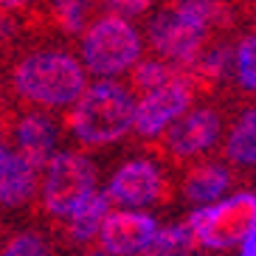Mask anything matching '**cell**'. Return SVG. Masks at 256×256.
I'll use <instances>...</instances> for the list:
<instances>
[{"label":"cell","mask_w":256,"mask_h":256,"mask_svg":"<svg viewBox=\"0 0 256 256\" xmlns=\"http://www.w3.org/2000/svg\"><path fill=\"white\" fill-rule=\"evenodd\" d=\"M136 96L116 79H96L68 107L65 124L84 146H107L132 132Z\"/></svg>","instance_id":"1"},{"label":"cell","mask_w":256,"mask_h":256,"mask_svg":"<svg viewBox=\"0 0 256 256\" xmlns=\"http://www.w3.org/2000/svg\"><path fill=\"white\" fill-rule=\"evenodd\" d=\"M12 88L28 104L65 110L88 88V70L76 56L65 51H34L14 65Z\"/></svg>","instance_id":"2"},{"label":"cell","mask_w":256,"mask_h":256,"mask_svg":"<svg viewBox=\"0 0 256 256\" xmlns=\"http://www.w3.org/2000/svg\"><path fill=\"white\" fill-rule=\"evenodd\" d=\"M144 54V40L138 28L118 12L96 17L79 34V56L88 74L98 79H116L127 74Z\"/></svg>","instance_id":"3"},{"label":"cell","mask_w":256,"mask_h":256,"mask_svg":"<svg viewBox=\"0 0 256 256\" xmlns=\"http://www.w3.org/2000/svg\"><path fill=\"white\" fill-rule=\"evenodd\" d=\"M197 248L231 250L240 248L245 234L256 226V192H236L226 200L197 206L186 222Z\"/></svg>","instance_id":"4"},{"label":"cell","mask_w":256,"mask_h":256,"mask_svg":"<svg viewBox=\"0 0 256 256\" xmlns=\"http://www.w3.org/2000/svg\"><path fill=\"white\" fill-rule=\"evenodd\" d=\"M93 188H98V172L82 152L56 150L40 178V206L48 217H68Z\"/></svg>","instance_id":"5"},{"label":"cell","mask_w":256,"mask_h":256,"mask_svg":"<svg viewBox=\"0 0 256 256\" xmlns=\"http://www.w3.org/2000/svg\"><path fill=\"white\" fill-rule=\"evenodd\" d=\"M192 102H194V88L183 74L158 88L144 90V96L136 98L132 132L141 138H160L192 107Z\"/></svg>","instance_id":"6"},{"label":"cell","mask_w":256,"mask_h":256,"mask_svg":"<svg viewBox=\"0 0 256 256\" xmlns=\"http://www.w3.org/2000/svg\"><path fill=\"white\" fill-rule=\"evenodd\" d=\"M206 26L188 20L178 8H164L150 20L146 26V40L155 48L158 56L174 62V65H192L200 60L206 46Z\"/></svg>","instance_id":"7"},{"label":"cell","mask_w":256,"mask_h":256,"mask_svg":"<svg viewBox=\"0 0 256 256\" xmlns=\"http://www.w3.org/2000/svg\"><path fill=\"white\" fill-rule=\"evenodd\" d=\"M158 234V222L150 211L144 208H110V214L102 222L96 242L102 254L136 256L150 254V245Z\"/></svg>","instance_id":"8"},{"label":"cell","mask_w":256,"mask_h":256,"mask_svg":"<svg viewBox=\"0 0 256 256\" xmlns=\"http://www.w3.org/2000/svg\"><path fill=\"white\" fill-rule=\"evenodd\" d=\"M104 192L118 208H146L164 197V172L146 158L127 160L113 172Z\"/></svg>","instance_id":"9"},{"label":"cell","mask_w":256,"mask_h":256,"mask_svg":"<svg viewBox=\"0 0 256 256\" xmlns=\"http://www.w3.org/2000/svg\"><path fill=\"white\" fill-rule=\"evenodd\" d=\"M222 132V121L220 113L211 107H188L180 118L164 132L166 150L174 158H194L200 152L211 150Z\"/></svg>","instance_id":"10"},{"label":"cell","mask_w":256,"mask_h":256,"mask_svg":"<svg viewBox=\"0 0 256 256\" xmlns=\"http://www.w3.org/2000/svg\"><path fill=\"white\" fill-rule=\"evenodd\" d=\"M60 136L62 127L60 121L51 116V110H31L23 113L12 124V138H14V150H20L31 164L46 169L51 155L60 150Z\"/></svg>","instance_id":"11"},{"label":"cell","mask_w":256,"mask_h":256,"mask_svg":"<svg viewBox=\"0 0 256 256\" xmlns=\"http://www.w3.org/2000/svg\"><path fill=\"white\" fill-rule=\"evenodd\" d=\"M42 169L20 150L0 146V208H26L37 197Z\"/></svg>","instance_id":"12"},{"label":"cell","mask_w":256,"mask_h":256,"mask_svg":"<svg viewBox=\"0 0 256 256\" xmlns=\"http://www.w3.org/2000/svg\"><path fill=\"white\" fill-rule=\"evenodd\" d=\"M110 208H113V203H110L107 192L93 188L90 194L65 217V240L74 242V245L93 242L98 236V231H102V222L110 214Z\"/></svg>","instance_id":"13"},{"label":"cell","mask_w":256,"mask_h":256,"mask_svg":"<svg viewBox=\"0 0 256 256\" xmlns=\"http://www.w3.org/2000/svg\"><path fill=\"white\" fill-rule=\"evenodd\" d=\"M231 188V172L220 164H203L192 169L183 180V197L192 206L214 203Z\"/></svg>","instance_id":"14"},{"label":"cell","mask_w":256,"mask_h":256,"mask_svg":"<svg viewBox=\"0 0 256 256\" xmlns=\"http://www.w3.org/2000/svg\"><path fill=\"white\" fill-rule=\"evenodd\" d=\"M102 0H48V20H51L62 34L68 37H79L88 26L93 23V17L98 12Z\"/></svg>","instance_id":"15"},{"label":"cell","mask_w":256,"mask_h":256,"mask_svg":"<svg viewBox=\"0 0 256 256\" xmlns=\"http://www.w3.org/2000/svg\"><path fill=\"white\" fill-rule=\"evenodd\" d=\"M226 158L236 166H256V107L245 110L228 130Z\"/></svg>","instance_id":"16"},{"label":"cell","mask_w":256,"mask_h":256,"mask_svg":"<svg viewBox=\"0 0 256 256\" xmlns=\"http://www.w3.org/2000/svg\"><path fill=\"white\" fill-rule=\"evenodd\" d=\"M127 74L136 90H150V88H158V84L169 82L174 76H180V68L174 62L164 60V56H155V60H138Z\"/></svg>","instance_id":"17"},{"label":"cell","mask_w":256,"mask_h":256,"mask_svg":"<svg viewBox=\"0 0 256 256\" xmlns=\"http://www.w3.org/2000/svg\"><path fill=\"white\" fill-rule=\"evenodd\" d=\"M192 248H197L194 236H192V228L183 222V226L158 228V234H155V240L150 245V254H186Z\"/></svg>","instance_id":"18"},{"label":"cell","mask_w":256,"mask_h":256,"mask_svg":"<svg viewBox=\"0 0 256 256\" xmlns=\"http://www.w3.org/2000/svg\"><path fill=\"white\" fill-rule=\"evenodd\" d=\"M234 70L245 90H256V34L240 40L234 51Z\"/></svg>","instance_id":"19"},{"label":"cell","mask_w":256,"mask_h":256,"mask_svg":"<svg viewBox=\"0 0 256 256\" xmlns=\"http://www.w3.org/2000/svg\"><path fill=\"white\" fill-rule=\"evenodd\" d=\"M0 254H8V256H40V254H51V245L42 234L37 231H23L12 236V240L0 248Z\"/></svg>","instance_id":"20"},{"label":"cell","mask_w":256,"mask_h":256,"mask_svg":"<svg viewBox=\"0 0 256 256\" xmlns=\"http://www.w3.org/2000/svg\"><path fill=\"white\" fill-rule=\"evenodd\" d=\"M174 8H178L180 14H186L188 20L206 26V28H211V23H214L220 17V12H222L220 0H178Z\"/></svg>","instance_id":"21"},{"label":"cell","mask_w":256,"mask_h":256,"mask_svg":"<svg viewBox=\"0 0 256 256\" xmlns=\"http://www.w3.org/2000/svg\"><path fill=\"white\" fill-rule=\"evenodd\" d=\"M203 60H200V68H203L206 76H222L231 70V51L228 48H211L208 54H200Z\"/></svg>","instance_id":"22"},{"label":"cell","mask_w":256,"mask_h":256,"mask_svg":"<svg viewBox=\"0 0 256 256\" xmlns=\"http://www.w3.org/2000/svg\"><path fill=\"white\" fill-rule=\"evenodd\" d=\"M110 12H118L124 17H138L152 6V0H102Z\"/></svg>","instance_id":"23"},{"label":"cell","mask_w":256,"mask_h":256,"mask_svg":"<svg viewBox=\"0 0 256 256\" xmlns=\"http://www.w3.org/2000/svg\"><path fill=\"white\" fill-rule=\"evenodd\" d=\"M240 254H245V256H256V226L250 228V231L245 234V240L240 242Z\"/></svg>","instance_id":"24"},{"label":"cell","mask_w":256,"mask_h":256,"mask_svg":"<svg viewBox=\"0 0 256 256\" xmlns=\"http://www.w3.org/2000/svg\"><path fill=\"white\" fill-rule=\"evenodd\" d=\"M34 0H0V12H20V8H26V6H31Z\"/></svg>","instance_id":"25"},{"label":"cell","mask_w":256,"mask_h":256,"mask_svg":"<svg viewBox=\"0 0 256 256\" xmlns=\"http://www.w3.org/2000/svg\"><path fill=\"white\" fill-rule=\"evenodd\" d=\"M6 28H8V23H6V12H0V42L6 40Z\"/></svg>","instance_id":"26"},{"label":"cell","mask_w":256,"mask_h":256,"mask_svg":"<svg viewBox=\"0 0 256 256\" xmlns=\"http://www.w3.org/2000/svg\"><path fill=\"white\" fill-rule=\"evenodd\" d=\"M6 144V132H3V127H0V146Z\"/></svg>","instance_id":"27"}]
</instances>
